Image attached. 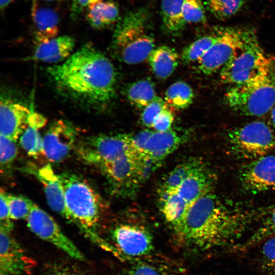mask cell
<instances>
[{
	"label": "cell",
	"instance_id": "cell-4",
	"mask_svg": "<svg viewBox=\"0 0 275 275\" xmlns=\"http://www.w3.org/2000/svg\"><path fill=\"white\" fill-rule=\"evenodd\" d=\"M150 26L151 15L147 9L139 8L126 14L113 34L111 48L114 56L130 65L147 59L155 48Z\"/></svg>",
	"mask_w": 275,
	"mask_h": 275
},
{
	"label": "cell",
	"instance_id": "cell-35",
	"mask_svg": "<svg viewBox=\"0 0 275 275\" xmlns=\"http://www.w3.org/2000/svg\"><path fill=\"white\" fill-rule=\"evenodd\" d=\"M182 11L186 24L204 23L206 20L204 8L200 0H184Z\"/></svg>",
	"mask_w": 275,
	"mask_h": 275
},
{
	"label": "cell",
	"instance_id": "cell-17",
	"mask_svg": "<svg viewBox=\"0 0 275 275\" xmlns=\"http://www.w3.org/2000/svg\"><path fill=\"white\" fill-rule=\"evenodd\" d=\"M41 183L47 202L54 212L70 222L65 200L64 190L59 178L49 164L40 168L31 167L28 169Z\"/></svg>",
	"mask_w": 275,
	"mask_h": 275
},
{
	"label": "cell",
	"instance_id": "cell-15",
	"mask_svg": "<svg viewBox=\"0 0 275 275\" xmlns=\"http://www.w3.org/2000/svg\"><path fill=\"white\" fill-rule=\"evenodd\" d=\"M142 156L130 152L98 167L113 186L138 184L143 182L141 171Z\"/></svg>",
	"mask_w": 275,
	"mask_h": 275
},
{
	"label": "cell",
	"instance_id": "cell-34",
	"mask_svg": "<svg viewBox=\"0 0 275 275\" xmlns=\"http://www.w3.org/2000/svg\"><path fill=\"white\" fill-rule=\"evenodd\" d=\"M260 264L262 270L268 275H275V235L262 242Z\"/></svg>",
	"mask_w": 275,
	"mask_h": 275
},
{
	"label": "cell",
	"instance_id": "cell-38",
	"mask_svg": "<svg viewBox=\"0 0 275 275\" xmlns=\"http://www.w3.org/2000/svg\"><path fill=\"white\" fill-rule=\"evenodd\" d=\"M10 216L6 193L1 189L0 193V229L11 232L13 223Z\"/></svg>",
	"mask_w": 275,
	"mask_h": 275
},
{
	"label": "cell",
	"instance_id": "cell-23",
	"mask_svg": "<svg viewBox=\"0 0 275 275\" xmlns=\"http://www.w3.org/2000/svg\"><path fill=\"white\" fill-rule=\"evenodd\" d=\"M147 59L154 75L162 79L171 76L179 63V56L177 51L166 45L154 48Z\"/></svg>",
	"mask_w": 275,
	"mask_h": 275
},
{
	"label": "cell",
	"instance_id": "cell-25",
	"mask_svg": "<svg viewBox=\"0 0 275 275\" xmlns=\"http://www.w3.org/2000/svg\"><path fill=\"white\" fill-rule=\"evenodd\" d=\"M119 10L112 1H101L87 10L86 19L95 29H102L113 25L118 21Z\"/></svg>",
	"mask_w": 275,
	"mask_h": 275
},
{
	"label": "cell",
	"instance_id": "cell-31",
	"mask_svg": "<svg viewBox=\"0 0 275 275\" xmlns=\"http://www.w3.org/2000/svg\"><path fill=\"white\" fill-rule=\"evenodd\" d=\"M244 0H208L211 13L220 20L228 19L236 14L242 8Z\"/></svg>",
	"mask_w": 275,
	"mask_h": 275
},
{
	"label": "cell",
	"instance_id": "cell-12",
	"mask_svg": "<svg viewBox=\"0 0 275 275\" xmlns=\"http://www.w3.org/2000/svg\"><path fill=\"white\" fill-rule=\"evenodd\" d=\"M240 179L251 193L275 189V156L267 154L252 160L241 170Z\"/></svg>",
	"mask_w": 275,
	"mask_h": 275
},
{
	"label": "cell",
	"instance_id": "cell-8",
	"mask_svg": "<svg viewBox=\"0 0 275 275\" xmlns=\"http://www.w3.org/2000/svg\"><path fill=\"white\" fill-rule=\"evenodd\" d=\"M217 38L197 63L198 70L205 75L220 70L256 35L250 28L224 27L216 29Z\"/></svg>",
	"mask_w": 275,
	"mask_h": 275
},
{
	"label": "cell",
	"instance_id": "cell-26",
	"mask_svg": "<svg viewBox=\"0 0 275 275\" xmlns=\"http://www.w3.org/2000/svg\"><path fill=\"white\" fill-rule=\"evenodd\" d=\"M184 0H161V14L164 29L169 33L176 34L186 25L182 7Z\"/></svg>",
	"mask_w": 275,
	"mask_h": 275
},
{
	"label": "cell",
	"instance_id": "cell-10",
	"mask_svg": "<svg viewBox=\"0 0 275 275\" xmlns=\"http://www.w3.org/2000/svg\"><path fill=\"white\" fill-rule=\"evenodd\" d=\"M26 220L29 229L39 238L51 243L74 259L85 260L84 255L63 233L54 219L35 204Z\"/></svg>",
	"mask_w": 275,
	"mask_h": 275
},
{
	"label": "cell",
	"instance_id": "cell-22",
	"mask_svg": "<svg viewBox=\"0 0 275 275\" xmlns=\"http://www.w3.org/2000/svg\"><path fill=\"white\" fill-rule=\"evenodd\" d=\"M159 201L164 217L178 232L190 205L177 191L160 190Z\"/></svg>",
	"mask_w": 275,
	"mask_h": 275
},
{
	"label": "cell",
	"instance_id": "cell-16",
	"mask_svg": "<svg viewBox=\"0 0 275 275\" xmlns=\"http://www.w3.org/2000/svg\"><path fill=\"white\" fill-rule=\"evenodd\" d=\"M113 236L119 250L129 256L146 255L153 248L151 234L141 226L129 224L119 225L114 230Z\"/></svg>",
	"mask_w": 275,
	"mask_h": 275
},
{
	"label": "cell",
	"instance_id": "cell-44",
	"mask_svg": "<svg viewBox=\"0 0 275 275\" xmlns=\"http://www.w3.org/2000/svg\"><path fill=\"white\" fill-rule=\"evenodd\" d=\"M270 120L272 127L275 130V106L270 112Z\"/></svg>",
	"mask_w": 275,
	"mask_h": 275
},
{
	"label": "cell",
	"instance_id": "cell-13",
	"mask_svg": "<svg viewBox=\"0 0 275 275\" xmlns=\"http://www.w3.org/2000/svg\"><path fill=\"white\" fill-rule=\"evenodd\" d=\"M32 111L29 106L11 97L2 95L0 103L1 135L17 141L26 128Z\"/></svg>",
	"mask_w": 275,
	"mask_h": 275
},
{
	"label": "cell",
	"instance_id": "cell-7",
	"mask_svg": "<svg viewBox=\"0 0 275 275\" xmlns=\"http://www.w3.org/2000/svg\"><path fill=\"white\" fill-rule=\"evenodd\" d=\"M227 136L231 150L240 158L253 160L268 154L275 148L272 129L260 121L231 128Z\"/></svg>",
	"mask_w": 275,
	"mask_h": 275
},
{
	"label": "cell",
	"instance_id": "cell-40",
	"mask_svg": "<svg viewBox=\"0 0 275 275\" xmlns=\"http://www.w3.org/2000/svg\"><path fill=\"white\" fill-rule=\"evenodd\" d=\"M153 131L144 130L134 135H130L131 146L134 150L140 155H144L146 144Z\"/></svg>",
	"mask_w": 275,
	"mask_h": 275
},
{
	"label": "cell",
	"instance_id": "cell-11",
	"mask_svg": "<svg viewBox=\"0 0 275 275\" xmlns=\"http://www.w3.org/2000/svg\"><path fill=\"white\" fill-rule=\"evenodd\" d=\"M77 136V131L71 123L63 119L55 121L42 137L43 154L51 162L62 161L72 150Z\"/></svg>",
	"mask_w": 275,
	"mask_h": 275
},
{
	"label": "cell",
	"instance_id": "cell-6",
	"mask_svg": "<svg viewBox=\"0 0 275 275\" xmlns=\"http://www.w3.org/2000/svg\"><path fill=\"white\" fill-rule=\"evenodd\" d=\"M274 62L264 51L256 34L221 70V79L232 86L248 83L266 75Z\"/></svg>",
	"mask_w": 275,
	"mask_h": 275
},
{
	"label": "cell",
	"instance_id": "cell-43",
	"mask_svg": "<svg viewBox=\"0 0 275 275\" xmlns=\"http://www.w3.org/2000/svg\"><path fill=\"white\" fill-rule=\"evenodd\" d=\"M13 0H0L1 10H5L12 2Z\"/></svg>",
	"mask_w": 275,
	"mask_h": 275
},
{
	"label": "cell",
	"instance_id": "cell-1",
	"mask_svg": "<svg viewBox=\"0 0 275 275\" xmlns=\"http://www.w3.org/2000/svg\"><path fill=\"white\" fill-rule=\"evenodd\" d=\"M47 72L57 87L74 100L93 106L108 103L115 93L117 75L111 61L86 44Z\"/></svg>",
	"mask_w": 275,
	"mask_h": 275
},
{
	"label": "cell",
	"instance_id": "cell-32",
	"mask_svg": "<svg viewBox=\"0 0 275 275\" xmlns=\"http://www.w3.org/2000/svg\"><path fill=\"white\" fill-rule=\"evenodd\" d=\"M7 200L12 219H26L34 203L29 198L21 195L6 193Z\"/></svg>",
	"mask_w": 275,
	"mask_h": 275
},
{
	"label": "cell",
	"instance_id": "cell-36",
	"mask_svg": "<svg viewBox=\"0 0 275 275\" xmlns=\"http://www.w3.org/2000/svg\"><path fill=\"white\" fill-rule=\"evenodd\" d=\"M17 154L18 148L16 141L1 135L0 163L1 168H8L15 159Z\"/></svg>",
	"mask_w": 275,
	"mask_h": 275
},
{
	"label": "cell",
	"instance_id": "cell-39",
	"mask_svg": "<svg viewBox=\"0 0 275 275\" xmlns=\"http://www.w3.org/2000/svg\"><path fill=\"white\" fill-rule=\"evenodd\" d=\"M169 107L168 105L164 108L154 120L152 128L155 131H166L171 129L174 120V115Z\"/></svg>",
	"mask_w": 275,
	"mask_h": 275
},
{
	"label": "cell",
	"instance_id": "cell-41",
	"mask_svg": "<svg viewBox=\"0 0 275 275\" xmlns=\"http://www.w3.org/2000/svg\"><path fill=\"white\" fill-rule=\"evenodd\" d=\"M126 275H163V274L153 265L140 263L131 267Z\"/></svg>",
	"mask_w": 275,
	"mask_h": 275
},
{
	"label": "cell",
	"instance_id": "cell-14",
	"mask_svg": "<svg viewBox=\"0 0 275 275\" xmlns=\"http://www.w3.org/2000/svg\"><path fill=\"white\" fill-rule=\"evenodd\" d=\"M34 263L10 232L0 229V275L28 273Z\"/></svg>",
	"mask_w": 275,
	"mask_h": 275
},
{
	"label": "cell",
	"instance_id": "cell-21",
	"mask_svg": "<svg viewBox=\"0 0 275 275\" xmlns=\"http://www.w3.org/2000/svg\"><path fill=\"white\" fill-rule=\"evenodd\" d=\"M184 137L171 129L166 131L153 132L146 144L144 155L161 162L184 142Z\"/></svg>",
	"mask_w": 275,
	"mask_h": 275
},
{
	"label": "cell",
	"instance_id": "cell-27",
	"mask_svg": "<svg viewBox=\"0 0 275 275\" xmlns=\"http://www.w3.org/2000/svg\"><path fill=\"white\" fill-rule=\"evenodd\" d=\"M126 96L131 104L143 109L157 97L154 85L148 79H142L130 84L127 88Z\"/></svg>",
	"mask_w": 275,
	"mask_h": 275
},
{
	"label": "cell",
	"instance_id": "cell-45",
	"mask_svg": "<svg viewBox=\"0 0 275 275\" xmlns=\"http://www.w3.org/2000/svg\"><path fill=\"white\" fill-rule=\"evenodd\" d=\"M55 275H72V274L67 273L61 272V273H57Z\"/></svg>",
	"mask_w": 275,
	"mask_h": 275
},
{
	"label": "cell",
	"instance_id": "cell-30",
	"mask_svg": "<svg viewBox=\"0 0 275 275\" xmlns=\"http://www.w3.org/2000/svg\"><path fill=\"white\" fill-rule=\"evenodd\" d=\"M217 38L215 30L211 35L197 39L182 50L181 58L186 63L198 62L215 42Z\"/></svg>",
	"mask_w": 275,
	"mask_h": 275
},
{
	"label": "cell",
	"instance_id": "cell-3",
	"mask_svg": "<svg viewBox=\"0 0 275 275\" xmlns=\"http://www.w3.org/2000/svg\"><path fill=\"white\" fill-rule=\"evenodd\" d=\"M59 176L64 188L70 222L98 245L113 251L96 232L102 208L98 194L86 180L76 174L65 172Z\"/></svg>",
	"mask_w": 275,
	"mask_h": 275
},
{
	"label": "cell",
	"instance_id": "cell-19",
	"mask_svg": "<svg viewBox=\"0 0 275 275\" xmlns=\"http://www.w3.org/2000/svg\"><path fill=\"white\" fill-rule=\"evenodd\" d=\"M75 44L74 39L70 36H58L36 45L28 60L53 64L63 62L73 53Z\"/></svg>",
	"mask_w": 275,
	"mask_h": 275
},
{
	"label": "cell",
	"instance_id": "cell-37",
	"mask_svg": "<svg viewBox=\"0 0 275 275\" xmlns=\"http://www.w3.org/2000/svg\"><path fill=\"white\" fill-rule=\"evenodd\" d=\"M167 106L164 100L157 96L143 109L141 116L143 125L147 127L152 128L153 124L156 117Z\"/></svg>",
	"mask_w": 275,
	"mask_h": 275
},
{
	"label": "cell",
	"instance_id": "cell-24",
	"mask_svg": "<svg viewBox=\"0 0 275 275\" xmlns=\"http://www.w3.org/2000/svg\"><path fill=\"white\" fill-rule=\"evenodd\" d=\"M41 115L32 112L28 126L19 137V143L22 149L30 156L37 157L43 153V139L39 129L46 123Z\"/></svg>",
	"mask_w": 275,
	"mask_h": 275
},
{
	"label": "cell",
	"instance_id": "cell-20",
	"mask_svg": "<svg viewBox=\"0 0 275 275\" xmlns=\"http://www.w3.org/2000/svg\"><path fill=\"white\" fill-rule=\"evenodd\" d=\"M32 6V17L36 45L58 37L59 17L57 13L50 8L39 7L36 0H33Z\"/></svg>",
	"mask_w": 275,
	"mask_h": 275
},
{
	"label": "cell",
	"instance_id": "cell-9",
	"mask_svg": "<svg viewBox=\"0 0 275 275\" xmlns=\"http://www.w3.org/2000/svg\"><path fill=\"white\" fill-rule=\"evenodd\" d=\"M77 152L84 161L97 167L126 154L136 153L131 146L130 135L126 134L91 136L78 145Z\"/></svg>",
	"mask_w": 275,
	"mask_h": 275
},
{
	"label": "cell",
	"instance_id": "cell-5",
	"mask_svg": "<svg viewBox=\"0 0 275 275\" xmlns=\"http://www.w3.org/2000/svg\"><path fill=\"white\" fill-rule=\"evenodd\" d=\"M225 100L230 108L243 115L259 117L270 112L275 106V61L263 76L232 86L225 93Z\"/></svg>",
	"mask_w": 275,
	"mask_h": 275
},
{
	"label": "cell",
	"instance_id": "cell-46",
	"mask_svg": "<svg viewBox=\"0 0 275 275\" xmlns=\"http://www.w3.org/2000/svg\"><path fill=\"white\" fill-rule=\"evenodd\" d=\"M47 2H50V1H61V0H43Z\"/></svg>",
	"mask_w": 275,
	"mask_h": 275
},
{
	"label": "cell",
	"instance_id": "cell-18",
	"mask_svg": "<svg viewBox=\"0 0 275 275\" xmlns=\"http://www.w3.org/2000/svg\"><path fill=\"white\" fill-rule=\"evenodd\" d=\"M215 181L214 173L204 163L182 182L177 191L190 205L211 192Z\"/></svg>",
	"mask_w": 275,
	"mask_h": 275
},
{
	"label": "cell",
	"instance_id": "cell-2",
	"mask_svg": "<svg viewBox=\"0 0 275 275\" xmlns=\"http://www.w3.org/2000/svg\"><path fill=\"white\" fill-rule=\"evenodd\" d=\"M250 218L210 192L190 205L178 233L202 250L224 248L241 236Z\"/></svg>",
	"mask_w": 275,
	"mask_h": 275
},
{
	"label": "cell",
	"instance_id": "cell-29",
	"mask_svg": "<svg viewBox=\"0 0 275 275\" xmlns=\"http://www.w3.org/2000/svg\"><path fill=\"white\" fill-rule=\"evenodd\" d=\"M194 98L192 88L183 81H178L171 85L166 90L164 96L167 104L177 109L187 108L192 103Z\"/></svg>",
	"mask_w": 275,
	"mask_h": 275
},
{
	"label": "cell",
	"instance_id": "cell-28",
	"mask_svg": "<svg viewBox=\"0 0 275 275\" xmlns=\"http://www.w3.org/2000/svg\"><path fill=\"white\" fill-rule=\"evenodd\" d=\"M197 158H191L177 165L165 179L160 190L177 191L182 182L204 164Z\"/></svg>",
	"mask_w": 275,
	"mask_h": 275
},
{
	"label": "cell",
	"instance_id": "cell-42",
	"mask_svg": "<svg viewBox=\"0 0 275 275\" xmlns=\"http://www.w3.org/2000/svg\"><path fill=\"white\" fill-rule=\"evenodd\" d=\"M102 0H71V15L76 18L90 6Z\"/></svg>",
	"mask_w": 275,
	"mask_h": 275
},
{
	"label": "cell",
	"instance_id": "cell-33",
	"mask_svg": "<svg viewBox=\"0 0 275 275\" xmlns=\"http://www.w3.org/2000/svg\"><path fill=\"white\" fill-rule=\"evenodd\" d=\"M273 235H275V208L241 248H249Z\"/></svg>",
	"mask_w": 275,
	"mask_h": 275
}]
</instances>
